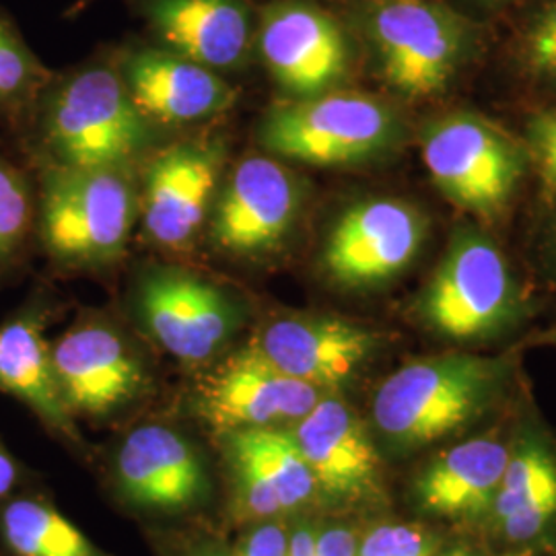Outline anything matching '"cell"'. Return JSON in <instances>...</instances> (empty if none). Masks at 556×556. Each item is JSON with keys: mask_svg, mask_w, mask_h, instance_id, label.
I'll list each match as a JSON object with an SVG mask.
<instances>
[{"mask_svg": "<svg viewBox=\"0 0 556 556\" xmlns=\"http://www.w3.org/2000/svg\"><path fill=\"white\" fill-rule=\"evenodd\" d=\"M514 358L450 351L410 358L381 379L367 422L386 462L429 454L507 413Z\"/></svg>", "mask_w": 556, "mask_h": 556, "instance_id": "1", "label": "cell"}, {"mask_svg": "<svg viewBox=\"0 0 556 556\" xmlns=\"http://www.w3.org/2000/svg\"><path fill=\"white\" fill-rule=\"evenodd\" d=\"M157 124L130 98L118 62L48 80L34 103L31 147L41 167H122L149 155Z\"/></svg>", "mask_w": 556, "mask_h": 556, "instance_id": "2", "label": "cell"}, {"mask_svg": "<svg viewBox=\"0 0 556 556\" xmlns=\"http://www.w3.org/2000/svg\"><path fill=\"white\" fill-rule=\"evenodd\" d=\"M139 206L130 169L41 167L36 239L62 268L108 266L124 254Z\"/></svg>", "mask_w": 556, "mask_h": 556, "instance_id": "3", "label": "cell"}, {"mask_svg": "<svg viewBox=\"0 0 556 556\" xmlns=\"http://www.w3.org/2000/svg\"><path fill=\"white\" fill-rule=\"evenodd\" d=\"M379 77L406 100L443 93L468 54V23L438 0H363L357 17Z\"/></svg>", "mask_w": 556, "mask_h": 556, "instance_id": "4", "label": "cell"}, {"mask_svg": "<svg viewBox=\"0 0 556 556\" xmlns=\"http://www.w3.org/2000/svg\"><path fill=\"white\" fill-rule=\"evenodd\" d=\"M523 314L514 273L497 245L475 231L452 241L415 301V316L435 337L478 344L505 334Z\"/></svg>", "mask_w": 556, "mask_h": 556, "instance_id": "5", "label": "cell"}, {"mask_svg": "<svg viewBox=\"0 0 556 556\" xmlns=\"http://www.w3.org/2000/svg\"><path fill=\"white\" fill-rule=\"evenodd\" d=\"M258 144L280 160L337 167L386 155L400 139V119L383 101L330 91L273 105L260 119Z\"/></svg>", "mask_w": 556, "mask_h": 556, "instance_id": "6", "label": "cell"}, {"mask_svg": "<svg viewBox=\"0 0 556 556\" xmlns=\"http://www.w3.org/2000/svg\"><path fill=\"white\" fill-rule=\"evenodd\" d=\"M130 309L140 330L188 367L213 363L248 324V305L233 291L165 264L140 270Z\"/></svg>", "mask_w": 556, "mask_h": 556, "instance_id": "7", "label": "cell"}, {"mask_svg": "<svg viewBox=\"0 0 556 556\" xmlns=\"http://www.w3.org/2000/svg\"><path fill=\"white\" fill-rule=\"evenodd\" d=\"M516 410L464 438L425 454L406 484V501L418 519L456 536L477 538L505 475Z\"/></svg>", "mask_w": 556, "mask_h": 556, "instance_id": "8", "label": "cell"}, {"mask_svg": "<svg viewBox=\"0 0 556 556\" xmlns=\"http://www.w3.org/2000/svg\"><path fill=\"white\" fill-rule=\"evenodd\" d=\"M287 431L316 480L321 511L361 517L386 509L388 462L367 418L346 397L324 394Z\"/></svg>", "mask_w": 556, "mask_h": 556, "instance_id": "9", "label": "cell"}, {"mask_svg": "<svg viewBox=\"0 0 556 556\" xmlns=\"http://www.w3.org/2000/svg\"><path fill=\"white\" fill-rule=\"evenodd\" d=\"M478 542L503 556H556V435L519 406L511 454Z\"/></svg>", "mask_w": 556, "mask_h": 556, "instance_id": "10", "label": "cell"}, {"mask_svg": "<svg viewBox=\"0 0 556 556\" xmlns=\"http://www.w3.org/2000/svg\"><path fill=\"white\" fill-rule=\"evenodd\" d=\"M422 161L439 190L480 219H495L526 174V153L495 124L450 114L427 126Z\"/></svg>", "mask_w": 556, "mask_h": 556, "instance_id": "11", "label": "cell"}, {"mask_svg": "<svg viewBox=\"0 0 556 556\" xmlns=\"http://www.w3.org/2000/svg\"><path fill=\"white\" fill-rule=\"evenodd\" d=\"M303 211V184L270 155H250L223 178L208 219L213 248L236 260L266 258L293 236Z\"/></svg>", "mask_w": 556, "mask_h": 556, "instance_id": "12", "label": "cell"}, {"mask_svg": "<svg viewBox=\"0 0 556 556\" xmlns=\"http://www.w3.org/2000/svg\"><path fill=\"white\" fill-rule=\"evenodd\" d=\"M256 59L289 100L337 91L349 79L353 50L342 23L312 0L258 7Z\"/></svg>", "mask_w": 556, "mask_h": 556, "instance_id": "13", "label": "cell"}, {"mask_svg": "<svg viewBox=\"0 0 556 556\" xmlns=\"http://www.w3.org/2000/svg\"><path fill=\"white\" fill-rule=\"evenodd\" d=\"M390 337L357 319L285 312L260 326L250 342L282 374L326 394H342L383 353Z\"/></svg>", "mask_w": 556, "mask_h": 556, "instance_id": "14", "label": "cell"}, {"mask_svg": "<svg viewBox=\"0 0 556 556\" xmlns=\"http://www.w3.org/2000/svg\"><path fill=\"white\" fill-rule=\"evenodd\" d=\"M427 220L404 200L365 199L338 215L319 252V268L338 289L376 291L396 280L425 243Z\"/></svg>", "mask_w": 556, "mask_h": 556, "instance_id": "15", "label": "cell"}, {"mask_svg": "<svg viewBox=\"0 0 556 556\" xmlns=\"http://www.w3.org/2000/svg\"><path fill=\"white\" fill-rule=\"evenodd\" d=\"M60 396L73 417H118L151 392V371L116 324L83 318L52 342Z\"/></svg>", "mask_w": 556, "mask_h": 556, "instance_id": "16", "label": "cell"}, {"mask_svg": "<svg viewBox=\"0 0 556 556\" xmlns=\"http://www.w3.org/2000/svg\"><path fill=\"white\" fill-rule=\"evenodd\" d=\"M119 498L140 514L188 516L213 497V475L199 445L178 427L142 422L119 439L112 456Z\"/></svg>", "mask_w": 556, "mask_h": 556, "instance_id": "17", "label": "cell"}, {"mask_svg": "<svg viewBox=\"0 0 556 556\" xmlns=\"http://www.w3.org/2000/svg\"><path fill=\"white\" fill-rule=\"evenodd\" d=\"M326 392L291 378L245 344L199 379L190 408L217 435L250 429H291Z\"/></svg>", "mask_w": 556, "mask_h": 556, "instance_id": "18", "label": "cell"}, {"mask_svg": "<svg viewBox=\"0 0 556 556\" xmlns=\"http://www.w3.org/2000/svg\"><path fill=\"white\" fill-rule=\"evenodd\" d=\"M227 155L219 137L181 140L151 155L140 199L147 238L176 252L197 243L227 174Z\"/></svg>", "mask_w": 556, "mask_h": 556, "instance_id": "19", "label": "cell"}, {"mask_svg": "<svg viewBox=\"0 0 556 556\" xmlns=\"http://www.w3.org/2000/svg\"><path fill=\"white\" fill-rule=\"evenodd\" d=\"M229 516L239 526L321 511L316 480L287 429L223 433Z\"/></svg>", "mask_w": 556, "mask_h": 556, "instance_id": "20", "label": "cell"}, {"mask_svg": "<svg viewBox=\"0 0 556 556\" xmlns=\"http://www.w3.org/2000/svg\"><path fill=\"white\" fill-rule=\"evenodd\" d=\"M137 11L163 50L215 73L256 56L258 7L252 0H137Z\"/></svg>", "mask_w": 556, "mask_h": 556, "instance_id": "21", "label": "cell"}, {"mask_svg": "<svg viewBox=\"0 0 556 556\" xmlns=\"http://www.w3.org/2000/svg\"><path fill=\"white\" fill-rule=\"evenodd\" d=\"M118 68L130 98L155 124H199L225 114L236 101V87L219 73L160 46L126 52Z\"/></svg>", "mask_w": 556, "mask_h": 556, "instance_id": "22", "label": "cell"}, {"mask_svg": "<svg viewBox=\"0 0 556 556\" xmlns=\"http://www.w3.org/2000/svg\"><path fill=\"white\" fill-rule=\"evenodd\" d=\"M48 319V305L31 301L0 324V392L27 406L52 438L87 456V441L60 396L52 342L46 338Z\"/></svg>", "mask_w": 556, "mask_h": 556, "instance_id": "23", "label": "cell"}, {"mask_svg": "<svg viewBox=\"0 0 556 556\" xmlns=\"http://www.w3.org/2000/svg\"><path fill=\"white\" fill-rule=\"evenodd\" d=\"M0 556H114L103 553L54 503L27 489L0 501Z\"/></svg>", "mask_w": 556, "mask_h": 556, "instance_id": "24", "label": "cell"}, {"mask_svg": "<svg viewBox=\"0 0 556 556\" xmlns=\"http://www.w3.org/2000/svg\"><path fill=\"white\" fill-rule=\"evenodd\" d=\"M36 202L31 179L0 151V275L20 262L36 236Z\"/></svg>", "mask_w": 556, "mask_h": 556, "instance_id": "25", "label": "cell"}, {"mask_svg": "<svg viewBox=\"0 0 556 556\" xmlns=\"http://www.w3.org/2000/svg\"><path fill=\"white\" fill-rule=\"evenodd\" d=\"M50 73L0 13V116H20L34 108Z\"/></svg>", "mask_w": 556, "mask_h": 556, "instance_id": "26", "label": "cell"}, {"mask_svg": "<svg viewBox=\"0 0 556 556\" xmlns=\"http://www.w3.org/2000/svg\"><path fill=\"white\" fill-rule=\"evenodd\" d=\"M452 536L418 517L374 516L363 523L357 556H435Z\"/></svg>", "mask_w": 556, "mask_h": 556, "instance_id": "27", "label": "cell"}, {"mask_svg": "<svg viewBox=\"0 0 556 556\" xmlns=\"http://www.w3.org/2000/svg\"><path fill=\"white\" fill-rule=\"evenodd\" d=\"M521 48L528 68L536 77L556 80V0L530 21Z\"/></svg>", "mask_w": 556, "mask_h": 556, "instance_id": "28", "label": "cell"}, {"mask_svg": "<svg viewBox=\"0 0 556 556\" xmlns=\"http://www.w3.org/2000/svg\"><path fill=\"white\" fill-rule=\"evenodd\" d=\"M528 149L546 194L556 199V110L538 112L530 119Z\"/></svg>", "mask_w": 556, "mask_h": 556, "instance_id": "29", "label": "cell"}, {"mask_svg": "<svg viewBox=\"0 0 556 556\" xmlns=\"http://www.w3.org/2000/svg\"><path fill=\"white\" fill-rule=\"evenodd\" d=\"M363 521L351 514L319 511L316 556H357Z\"/></svg>", "mask_w": 556, "mask_h": 556, "instance_id": "30", "label": "cell"}, {"mask_svg": "<svg viewBox=\"0 0 556 556\" xmlns=\"http://www.w3.org/2000/svg\"><path fill=\"white\" fill-rule=\"evenodd\" d=\"M289 519H266L245 526L233 544V556H287Z\"/></svg>", "mask_w": 556, "mask_h": 556, "instance_id": "31", "label": "cell"}, {"mask_svg": "<svg viewBox=\"0 0 556 556\" xmlns=\"http://www.w3.org/2000/svg\"><path fill=\"white\" fill-rule=\"evenodd\" d=\"M163 556H233V546L213 532H190L176 538Z\"/></svg>", "mask_w": 556, "mask_h": 556, "instance_id": "32", "label": "cell"}, {"mask_svg": "<svg viewBox=\"0 0 556 556\" xmlns=\"http://www.w3.org/2000/svg\"><path fill=\"white\" fill-rule=\"evenodd\" d=\"M319 511L289 517L287 556H316V528Z\"/></svg>", "mask_w": 556, "mask_h": 556, "instance_id": "33", "label": "cell"}, {"mask_svg": "<svg viewBox=\"0 0 556 556\" xmlns=\"http://www.w3.org/2000/svg\"><path fill=\"white\" fill-rule=\"evenodd\" d=\"M29 475L17 457L0 441V501L17 495L25 489Z\"/></svg>", "mask_w": 556, "mask_h": 556, "instance_id": "34", "label": "cell"}, {"mask_svg": "<svg viewBox=\"0 0 556 556\" xmlns=\"http://www.w3.org/2000/svg\"><path fill=\"white\" fill-rule=\"evenodd\" d=\"M435 556H503L484 546L475 538L454 536L445 542V546Z\"/></svg>", "mask_w": 556, "mask_h": 556, "instance_id": "35", "label": "cell"}, {"mask_svg": "<svg viewBox=\"0 0 556 556\" xmlns=\"http://www.w3.org/2000/svg\"><path fill=\"white\" fill-rule=\"evenodd\" d=\"M551 340H553V342H555V344H556V332H555V334H553V338H551Z\"/></svg>", "mask_w": 556, "mask_h": 556, "instance_id": "36", "label": "cell"}, {"mask_svg": "<svg viewBox=\"0 0 556 556\" xmlns=\"http://www.w3.org/2000/svg\"><path fill=\"white\" fill-rule=\"evenodd\" d=\"M553 239H555V245H556V223H555V238H553Z\"/></svg>", "mask_w": 556, "mask_h": 556, "instance_id": "37", "label": "cell"}]
</instances>
